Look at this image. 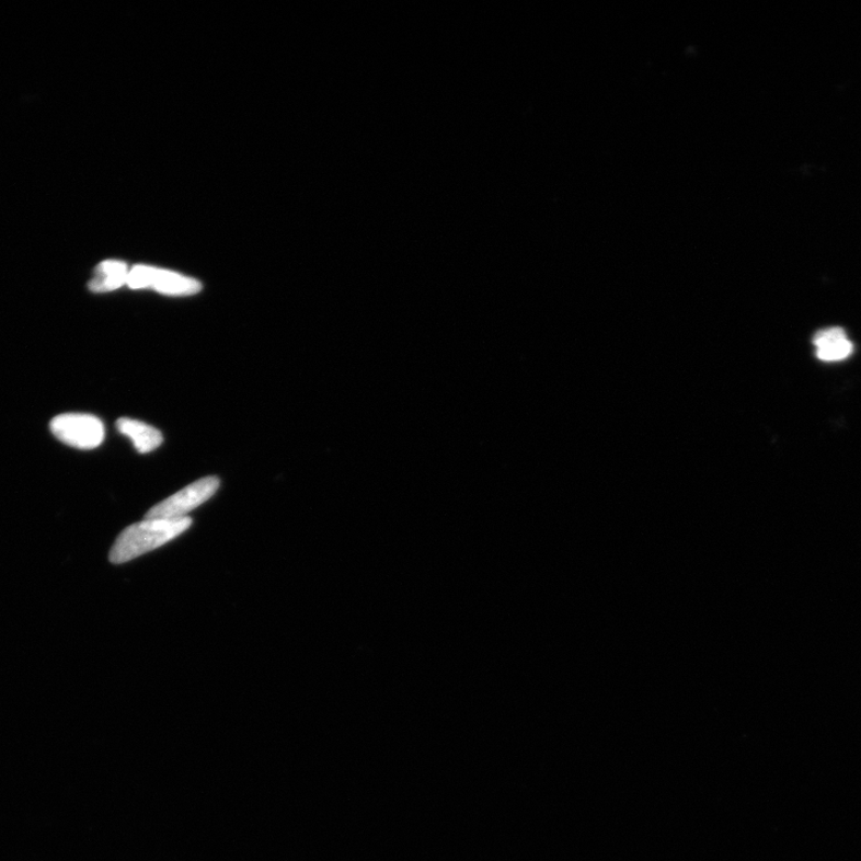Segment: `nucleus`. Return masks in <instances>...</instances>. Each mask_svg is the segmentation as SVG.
I'll use <instances>...</instances> for the list:
<instances>
[{
	"mask_svg": "<svg viewBox=\"0 0 861 861\" xmlns=\"http://www.w3.org/2000/svg\"><path fill=\"white\" fill-rule=\"evenodd\" d=\"M191 526L192 519L190 517L181 519H146L140 521V524L129 526L116 539L110 553L111 563L120 565L158 550V548L176 539L179 535L184 533Z\"/></svg>",
	"mask_w": 861,
	"mask_h": 861,
	"instance_id": "1",
	"label": "nucleus"
},
{
	"mask_svg": "<svg viewBox=\"0 0 861 861\" xmlns=\"http://www.w3.org/2000/svg\"><path fill=\"white\" fill-rule=\"evenodd\" d=\"M51 434L72 448L90 450L102 445L104 426L99 417L90 414L68 413L50 422Z\"/></svg>",
	"mask_w": 861,
	"mask_h": 861,
	"instance_id": "2",
	"label": "nucleus"
},
{
	"mask_svg": "<svg viewBox=\"0 0 861 861\" xmlns=\"http://www.w3.org/2000/svg\"><path fill=\"white\" fill-rule=\"evenodd\" d=\"M219 489V480L216 477H207L193 482L190 486L182 489L172 497L167 498L158 505L151 507L147 514V519H181L187 517L194 508L210 501Z\"/></svg>",
	"mask_w": 861,
	"mask_h": 861,
	"instance_id": "3",
	"label": "nucleus"
},
{
	"mask_svg": "<svg viewBox=\"0 0 861 861\" xmlns=\"http://www.w3.org/2000/svg\"><path fill=\"white\" fill-rule=\"evenodd\" d=\"M126 285L129 289H152L169 296H193L203 289L198 280L149 266H136L129 269Z\"/></svg>",
	"mask_w": 861,
	"mask_h": 861,
	"instance_id": "4",
	"label": "nucleus"
},
{
	"mask_svg": "<svg viewBox=\"0 0 861 861\" xmlns=\"http://www.w3.org/2000/svg\"><path fill=\"white\" fill-rule=\"evenodd\" d=\"M814 345L817 358L827 363L841 361L851 357L854 348L852 342L848 341L845 331L840 328L816 333Z\"/></svg>",
	"mask_w": 861,
	"mask_h": 861,
	"instance_id": "5",
	"label": "nucleus"
},
{
	"mask_svg": "<svg viewBox=\"0 0 861 861\" xmlns=\"http://www.w3.org/2000/svg\"><path fill=\"white\" fill-rule=\"evenodd\" d=\"M128 268L123 261H103L94 272L93 278L89 283L90 291L95 294L111 292L120 289L127 284Z\"/></svg>",
	"mask_w": 861,
	"mask_h": 861,
	"instance_id": "6",
	"label": "nucleus"
},
{
	"mask_svg": "<svg viewBox=\"0 0 861 861\" xmlns=\"http://www.w3.org/2000/svg\"><path fill=\"white\" fill-rule=\"evenodd\" d=\"M116 426L123 435L134 441L136 449L141 454L151 452L162 445L163 437L160 431L148 424L122 417Z\"/></svg>",
	"mask_w": 861,
	"mask_h": 861,
	"instance_id": "7",
	"label": "nucleus"
}]
</instances>
